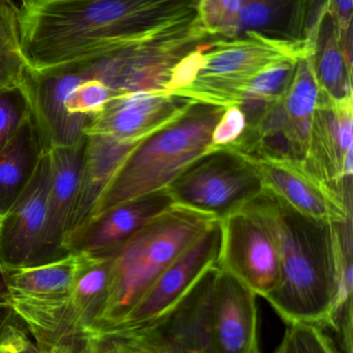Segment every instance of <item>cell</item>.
I'll list each match as a JSON object with an SVG mask.
<instances>
[{"label":"cell","mask_w":353,"mask_h":353,"mask_svg":"<svg viewBox=\"0 0 353 353\" xmlns=\"http://www.w3.org/2000/svg\"><path fill=\"white\" fill-rule=\"evenodd\" d=\"M199 0H24L19 8L28 67L49 73L94 63L197 13Z\"/></svg>","instance_id":"cell-1"},{"label":"cell","mask_w":353,"mask_h":353,"mask_svg":"<svg viewBox=\"0 0 353 353\" xmlns=\"http://www.w3.org/2000/svg\"><path fill=\"white\" fill-rule=\"evenodd\" d=\"M241 210L265 226L278 252L280 280L266 301L286 324L334 330V223L301 214L265 188Z\"/></svg>","instance_id":"cell-2"},{"label":"cell","mask_w":353,"mask_h":353,"mask_svg":"<svg viewBox=\"0 0 353 353\" xmlns=\"http://www.w3.org/2000/svg\"><path fill=\"white\" fill-rule=\"evenodd\" d=\"M224 110L193 102L179 119L138 144L107 183L90 220L123 202L165 189L192 163L212 152V130Z\"/></svg>","instance_id":"cell-3"},{"label":"cell","mask_w":353,"mask_h":353,"mask_svg":"<svg viewBox=\"0 0 353 353\" xmlns=\"http://www.w3.org/2000/svg\"><path fill=\"white\" fill-rule=\"evenodd\" d=\"M218 219L173 204L113 251L110 280L97 332L117 325L161 272Z\"/></svg>","instance_id":"cell-4"},{"label":"cell","mask_w":353,"mask_h":353,"mask_svg":"<svg viewBox=\"0 0 353 353\" xmlns=\"http://www.w3.org/2000/svg\"><path fill=\"white\" fill-rule=\"evenodd\" d=\"M221 40L208 34L197 13L165 24L148 37L109 57L61 71L97 79L113 97L143 90H166L174 68L201 45Z\"/></svg>","instance_id":"cell-5"},{"label":"cell","mask_w":353,"mask_h":353,"mask_svg":"<svg viewBox=\"0 0 353 353\" xmlns=\"http://www.w3.org/2000/svg\"><path fill=\"white\" fill-rule=\"evenodd\" d=\"M219 266L206 270L172 307L129 326L98 330L90 353H212V312Z\"/></svg>","instance_id":"cell-6"},{"label":"cell","mask_w":353,"mask_h":353,"mask_svg":"<svg viewBox=\"0 0 353 353\" xmlns=\"http://www.w3.org/2000/svg\"><path fill=\"white\" fill-rule=\"evenodd\" d=\"M311 41L287 43L254 32L221 39L201 47L199 65L189 85L169 92L194 103L226 107L239 105L252 79L270 63L311 54Z\"/></svg>","instance_id":"cell-7"},{"label":"cell","mask_w":353,"mask_h":353,"mask_svg":"<svg viewBox=\"0 0 353 353\" xmlns=\"http://www.w3.org/2000/svg\"><path fill=\"white\" fill-rule=\"evenodd\" d=\"M167 189L176 205L222 220L259 195L264 185L249 159L226 148L200 157Z\"/></svg>","instance_id":"cell-8"},{"label":"cell","mask_w":353,"mask_h":353,"mask_svg":"<svg viewBox=\"0 0 353 353\" xmlns=\"http://www.w3.org/2000/svg\"><path fill=\"white\" fill-rule=\"evenodd\" d=\"M265 189L301 214L326 222L352 219V183L344 189L326 183L303 160L270 154H245Z\"/></svg>","instance_id":"cell-9"},{"label":"cell","mask_w":353,"mask_h":353,"mask_svg":"<svg viewBox=\"0 0 353 353\" xmlns=\"http://www.w3.org/2000/svg\"><path fill=\"white\" fill-rule=\"evenodd\" d=\"M222 243L218 266L268 299L280 280V262L270 232L253 214L239 210L220 220Z\"/></svg>","instance_id":"cell-10"},{"label":"cell","mask_w":353,"mask_h":353,"mask_svg":"<svg viewBox=\"0 0 353 353\" xmlns=\"http://www.w3.org/2000/svg\"><path fill=\"white\" fill-rule=\"evenodd\" d=\"M221 243L222 229L220 220H216L161 272L123 319L114 326L135 325L148 321L175 305L206 270L218 265Z\"/></svg>","instance_id":"cell-11"},{"label":"cell","mask_w":353,"mask_h":353,"mask_svg":"<svg viewBox=\"0 0 353 353\" xmlns=\"http://www.w3.org/2000/svg\"><path fill=\"white\" fill-rule=\"evenodd\" d=\"M49 150L41 154L34 175L0 226V262L6 270L34 264L46 228L50 189Z\"/></svg>","instance_id":"cell-12"},{"label":"cell","mask_w":353,"mask_h":353,"mask_svg":"<svg viewBox=\"0 0 353 353\" xmlns=\"http://www.w3.org/2000/svg\"><path fill=\"white\" fill-rule=\"evenodd\" d=\"M352 96L336 101L320 92L303 162L319 179L344 189L352 183Z\"/></svg>","instance_id":"cell-13"},{"label":"cell","mask_w":353,"mask_h":353,"mask_svg":"<svg viewBox=\"0 0 353 353\" xmlns=\"http://www.w3.org/2000/svg\"><path fill=\"white\" fill-rule=\"evenodd\" d=\"M192 103L165 90L117 94L92 119L84 135L140 143L179 119Z\"/></svg>","instance_id":"cell-14"},{"label":"cell","mask_w":353,"mask_h":353,"mask_svg":"<svg viewBox=\"0 0 353 353\" xmlns=\"http://www.w3.org/2000/svg\"><path fill=\"white\" fill-rule=\"evenodd\" d=\"M71 71L36 73L28 70L19 86L23 92L43 146L47 150L75 144L94 117L70 114L65 103L72 90L83 81Z\"/></svg>","instance_id":"cell-15"},{"label":"cell","mask_w":353,"mask_h":353,"mask_svg":"<svg viewBox=\"0 0 353 353\" xmlns=\"http://www.w3.org/2000/svg\"><path fill=\"white\" fill-rule=\"evenodd\" d=\"M174 204L168 189L123 202L90 219L65 237V253L105 255Z\"/></svg>","instance_id":"cell-16"},{"label":"cell","mask_w":353,"mask_h":353,"mask_svg":"<svg viewBox=\"0 0 353 353\" xmlns=\"http://www.w3.org/2000/svg\"><path fill=\"white\" fill-rule=\"evenodd\" d=\"M11 305L32 334L39 352H90L94 332L80 316L71 294L38 299L12 293Z\"/></svg>","instance_id":"cell-17"},{"label":"cell","mask_w":353,"mask_h":353,"mask_svg":"<svg viewBox=\"0 0 353 353\" xmlns=\"http://www.w3.org/2000/svg\"><path fill=\"white\" fill-rule=\"evenodd\" d=\"M257 295L219 268L212 312V353H259Z\"/></svg>","instance_id":"cell-18"},{"label":"cell","mask_w":353,"mask_h":353,"mask_svg":"<svg viewBox=\"0 0 353 353\" xmlns=\"http://www.w3.org/2000/svg\"><path fill=\"white\" fill-rule=\"evenodd\" d=\"M86 136L75 144L49 150L50 189L46 228L37 263L52 261L65 255L63 241L79 190L83 168Z\"/></svg>","instance_id":"cell-19"},{"label":"cell","mask_w":353,"mask_h":353,"mask_svg":"<svg viewBox=\"0 0 353 353\" xmlns=\"http://www.w3.org/2000/svg\"><path fill=\"white\" fill-rule=\"evenodd\" d=\"M314 3L315 0H241L236 38L254 32L281 42H305Z\"/></svg>","instance_id":"cell-20"},{"label":"cell","mask_w":353,"mask_h":353,"mask_svg":"<svg viewBox=\"0 0 353 353\" xmlns=\"http://www.w3.org/2000/svg\"><path fill=\"white\" fill-rule=\"evenodd\" d=\"M319 92L312 53L299 57L294 77L281 104L279 117V127L288 158L303 161L305 159Z\"/></svg>","instance_id":"cell-21"},{"label":"cell","mask_w":353,"mask_h":353,"mask_svg":"<svg viewBox=\"0 0 353 353\" xmlns=\"http://www.w3.org/2000/svg\"><path fill=\"white\" fill-rule=\"evenodd\" d=\"M44 150L30 110L13 137L0 150V212L3 214L30 183Z\"/></svg>","instance_id":"cell-22"},{"label":"cell","mask_w":353,"mask_h":353,"mask_svg":"<svg viewBox=\"0 0 353 353\" xmlns=\"http://www.w3.org/2000/svg\"><path fill=\"white\" fill-rule=\"evenodd\" d=\"M312 59L320 92L339 101L352 96V71L347 67L338 30L325 3L310 28Z\"/></svg>","instance_id":"cell-23"},{"label":"cell","mask_w":353,"mask_h":353,"mask_svg":"<svg viewBox=\"0 0 353 353\" xmlns=\"http://www.w3.org/2000/svg\"><path fill=\"white\" fill-rule=\"evenodd\" d=\"M83 259V253L69 252L52 261L10 268L7 274L11 292L38 299L68 296Z\"/></svg>","instance_id":"cell-24"},{"label":"cell","mask_w":353,"mask_h":353,"mask_svg":"<svg viewBox=\"0 0 353 353\" xmlns=\"http://www.w3.org/2000/svg\"><path fill=\"white\" fill-rule=\"evenodd\" d=\"M297 59L289 57L266 65L245 86L239 104L247 119L245 130L255 128L264 114L285 98L294 77Z\"/></svg>","instance_id":"cell-25"},{"label":"cell","mask_w":353,"mask_h":353,"mask_svg":"<svg viewBox=\"0 0 353 353\" xmlns=\"http://www.w3.org/2000/svg\"><path fill=\"white\" fill-rule=\"evenodd\" d=\"M110 270L111 260L108 255L84 254L83 262L72 290L74 305L94 332L106 301Z\"/></svg>","instance_id":"cell-26"},{"label":"cell","mask_w":353,"mask_h":353,"mask_svg":"<svg viewBox=\"0 0 353 353\" xmlns=\"http://www.w3.org/2000/svg\"><path fill=\"white\" fill-rule=\"evenodd\" d=\"M30 69L22 50L18 3L0 0V92L19 88Z\"/></svg>","instance_id":"cell-27"},{"label":"cell","mask_w":353,"mask_h":353,"mask_svg":"<svg viewBox=\"0 0 353 353\" xmlns=\"http://www.w3.org/2000/svg\"><path fill=\"white\" fill-rule=\"evenodd\" d=\"M276 353H336V343L324 332L323 328L311 322L294 321L287 323Z\"/></svg>","instance_id":"cell-28"},{"label":"cell","mask_w":353,"mask_h":353,"mask_svg":"<svg viewBox=\"0 0 353 353\" xmlns=\"http://www.w3.org/2000/svg\"><path fill=\"white\" fill-rule=\"evenodd\" d=\"M241 0H199L197 16L208 34L221 39L236 38Z\"/></svg>","instance_id":"cell-29"},{"label":"cell","mask_w":353,"mask_h":353,"mask_svg":"<svg viewBox=\"0 0 353 353\" xmlns=\"http://www.w3.org/2000/svg\"><path fill=\"white\" fill-rule=\"evenodd\" d=\"M112 98V92L103 82L86 79L72 90L65 106L70 114L96 117Z\"/></svg>","instance_id":"cell-30"},{"label":"cell","mask_w":353,"mask_h":353,"mask_svg":"<svg viewBox=\"0 0 353 353\" xmlns=\"http://www.w3.org/2000/svg\"><path fill=\"white\" fill-rule=\"evenodd\" d=\"M28 113L30 107L20 88L0 92V150L13 137Z\"/></svg>","instance_id":"cell-31"},{"label":"cell","mask_w":353,"mask_h":353,"mask_svg":"<svg viewBox=\"0 0 353 353\" xmlns=\"http://www.w3.org/2000/svg\"><path fill=\"white\" fill-rule=\"evenodd\" d=\"M247 128V119L239 105L226 107L212 133V150L232 145Z\"/></svg>","instance_id":"cell-32"},{"label":"cell","mask_w":353,"mask_h":353,"mask_svg":"<svg viewBox=\"0 0 353 353\" xmlns=\"http://www.w3.org/2000/svg\"><path fill=\"white\" fill-rule=\"evenodd\" d=\"M39 352L32 334L14 311L0 326V353Z\"/></svg>","instance_id":"cell-33"},{"label":"cell","mask_w":353,"mask_h":353,"mask_svg":"<svg viewBox=\"0 0 353 353\" xmlns=\"http://www.w3.org/2000/svg\"><path fill=\"white\" fill-rule=\"evenodd\" d=\"M324 3L334 19L338 34L352 26L353 0H325Z\"/></svg>","instance_id":"cell-34"},{"label":"cell","mask_w":353,"mask_h":353,"mask_svg":"<svg viewBox=\"0 0 353 353\" xmlns=\"http://www.w3.org/2000/svg\"><path fill=\"white\" fill-rule=\"evenodd\" d=\"M12 292L8 282L7 270L0 262V303H11Z\"/></svg>","instance_id":"cell-35"},{"label":"cell","mask_w":353,"mask_h":353,"mask_svg":"<svg viewBox=\"0 0 353 353\" xmlns=\"http://www.w3.org/2000/svg\"><path fill=\"white\" fill-rule=\"evenodd\" d=\"M13 313L14 309L11 303H0V326L3 325Z\"/></svg>","instance_id":"cell-36"},{"label":"cell","mask_w":353,"mask_h":353,"mask_svg":"<svg viewBox=\"0 0 353 353\" xmlns=\"http://www.w3.org/2000/svg\"><path fill=\"white\" fill-rule=\"evenodd\" d=\"M3 214L0 212V226H1V222H3Z\"/></svg>","instance_id":"cell-37"},{"label":"cell","mask_w":353,"mask_h":353,"mask_svg":"<svg viewBox=\"0 0 353 353\" xmlns=\"http://www.w3.org/2000/svg\"><path fill=\"white\" fill-rule=\"evenodd\" d=\"M17 1V0H16ZM22 1H24V0H19V3H22Z\"/></svg>","instance_id":"cell-38"}]
</instances>
